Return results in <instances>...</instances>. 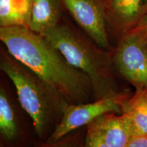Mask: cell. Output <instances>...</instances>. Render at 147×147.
<instances>
[{"instance_id": "1", "label": "cell", "mask_w": 147, "mask_h": 147, "mask_svg": "<svg viewBox=\"0 0 147 147\" xmlns=\"http://www.w3.org/2000/svg\"><path fill=\"white\" fill-rule=\"evenodd\" d=\"M0 40L10 54L28 67L69 104L94 100L87 75L69 64L42 35L25 26L0 27Z\"/></svg>"}, {"instance_id": "2", "label": "cell", "mask_w": 147, "mask_h": 147, "mask_svg": "<svg viewBox=\"0 0 147 147\" xmlns=\"http://www.w3.org/2000/svg\"><path fill=\"white\" fill-rule=\"evenodd\" d=\"M0 69L14 85L18 102L32 119L37 136L47 140L69 104L7 50L1 51Z\"/></svg>"}, {"instance_id": "3", "label": "cell", "mask_w": 147, "mask_h": 147, "mask_svg": "<svg viewBox=\"0 0 147 147\" xmlns=\"http://www.w3.org/2000/svg\"><path fill=\"white\" fill-rule=\"evenodd\" d=\"M69 64L89 77L94 100L120 93L114 71L113 55L94 45L77 29L59 22L42 35Z\"/></svg>"}, {"instance_id": "4", "label": "cell", "mask_w": 147, "mask_h": 147, "mask_svg": "<svg viewBox=\"0 0 147 147\" xmlns=\"http://www.w3.org/2000/svg\"><path fill=\"white\" fill-rule=\"evenodd\" d=\"M113 59L136 90L147 91V35L142 30L135 27L123 33Z\"/></svg>"}, {"instance_id": "5", "label": "cell", "mask_w": 147, "mask_h": 147, "mask_svg": "<svg viewBox=\"0 0 147 147\" xmlns=\"http://www.w3.org/2000/svg\"><path fill=\"white\" fill-rule=\"evenodd\" d=\"M130 96L121 91L111 97L79 104H69L65 108L59 123L46 142L58 140L75 130L87 126L105 113L122 114V106Z\"/></svg>"}, {"instance_id": "6", "label": "cell", "mask_w": 147, "mask_h": 147, "mask_svg": "<svg viewBox=\"0 0 147 147\" xmlns=\"http://www.w3.org/2000/svg\"><path fill=\"white\" fill-rule=\"evenodd\" d=\"M78 25L95 45L109 51L106 30L107 11L104 0H61Z\"/></svg>"}, {"instance_id": "7", "label": "cell", "mask_w": 147, "mask_h": 147, "mask_svg": "<svg viewBox=\"0 0 147 147\" xmlns=\"http://www.w3.org/2000/svg\"><path fill=\"white\" fill-rule=\"evenodd\" d=\"M108 18L123 33L135 27L147 11V0H104Z\"/></svg>"}, {"instance_id": "8", "label": "cell", "mask_w": 147, "mask_h": 147, "mask_svg": "<svg viewBox=\"0 0 147 147\" xmlns=\"http://www.w3.org/2000/svg\"><path fill=\"white\" fill-rule=\"evenodd\" d=\"M87 125L91 126L110 147H125L131 138L123 116L115 113L104 114Z\"/></svg>"}, {"instance_id": "9", "label": "cell", "mask_w": 147, "mask_h": 147, "mask_svg": "<svg viewBox=\"0 0 147 147\" xmlns=\"http://www.w3.org/2000/svg\"><path fill=\"white\" fill-rule=\"evenodd\" d=\"M61 0H32L27 27L42 35L59 23Z\"/></svg>"}, {"instance_id": "10", "label": "cell", "mask_w": 147, "mask_h": 147, "mask_svg": "<svg viewBox=\"0 0 147 147\" xmlns=\"http://www.w3.org/2000/svg\"><path fill=\"white\" fill-rule=\"evenodd\" d=\"M131 137L147 136V91L136 90L122 106V114Z\"/></svg>"}, {"instance_id": "11", "label": "cell", "mask_w": 147, "mask_h": 147, "mask_svg": "<svg viewBox=\"0 0 147 147\" xmlns=\"http://www.w3.org/2000/svg\"><path fill=\"white\" fill-rule=\"evenodd\" d=\"M32 0H0V27H27Z\"/></svg>"}, {"instance_id": "12", "label": "cell", "mask_w": 147, "mask_h": 147, "mask_svg": "<svg viewBox=\"0 0 147 147\" xmlns=\"http://www.w3.org/2000/svg\"><path fill=\"white\" fill-rule=\"evenodd\" d=\"M0 134L6 142L15 140L19 134L17 113L8 93L2 86L0 89Z\"/></svg>"}, {"instance_id": "13", "label": "cell", "mask_w": 147, "mask_h": 147, "mask_svg": "<svg viewBox=\"0 0 147 147\" xmlns=\"http://www.w3.org/2000/svg\"><path fill=\"white\" fill-rule=\"evenodd\" d=\"M81 128L71 132L55 142H46L45 144L40 147H86V131L84 133Z\"/></svg>"}, {"instance_id": "14", "label": "cell", "mask_w": 147, "mask_h": 147, "mask_svg": "<svg viewBox=\"0 0 147 147\" xmlns=\"http://www.w3.org/2000/svg\"><path fill=\"white\" fill-rule=\"evenodd\" d=\"M86 127V147H110L91 126Z\"/></svg>"}, {"instance_id": "15", "label": "cell", "mask_w": 147, "mask_h": 147, "mask_svg": "<svg viewBox=\"0 0 147 147\" xmlns=\"http://www.w3.org/2000/svg\"><path fill=\"white\" fill-rule=\"evenodd\" d=\"M125 147H147V136L131 137Z\"/></svg>"}, {"instance_id": "16", "label": "cell", "mask_w": 147, "mask_h": 147, "mask_svg": "<svg viewBox=\"0 0 147 147\" xmlns=\"http://www.w3.org/2000/svg\"><path fill=\"white\" fill-rule=\"evenodd\" d=\"M136 27L140 29L147 35V11L142 19L140 20V21L139 22L138 24Z\"/></svg>"}, {"instance_id": "17", "label": "cell", "mask_w": 147, "mask_h": 147, "mask_svg": "<svg viewBox=\"0 0 147 147\" xmlns=\"http://www.w3.org/2000/svg\"><path fill=\"white\" fill-rule=\"evenodd\" d=\"M1 147H4V146H3L2 143H1Z\"/></svg>"}]
</instances>
